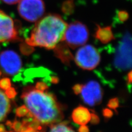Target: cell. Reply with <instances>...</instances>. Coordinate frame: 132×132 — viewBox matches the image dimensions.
Here are the masks:
<instances>
[{
  "label": "cell",
  "mask_w": 132,
  "mask_h": 132,
  "mask_svg": "<svg viewBox=\"0 0 132 132\" xmlns=\"http://www.w3.org/2000/svg\"><path fill=\"white\" fill-rule=\"evenodd\" d=\"M14 20L0 10V43L18 40Z\"/></svg>",
  "instance_id": "cell-9"
},
{
  "label": "cell",
  "mask_w": 132,
  "mask_h": 132,
  "mask_svg": "<svg viewBox=\"0 0 132 132\" xmlns=\"http://www.w3.org/2000/svg\"><path fill=\"white\" fill-rule=\"evenodd\" d=\"M107 106L110 109L114 110H116L117 108L119 107V100L117 97L112 98L110 100Z\"/></svg>",
  "instance_id": "cell-18"
},
{
  "label": "cell",
  "mask_w": 132,
  "mask_h": 132,
  "mask_svg": "<svg viewBox=\"0 0 132 132\" xmlns=\"http://www.w3.org/2000/svg\"><path fill=\"white\" fill-rule=\"evenodd\" d=\"M90 121L93 125H97L100 122V118H99L97 114L92 113L91 114V118Z\"/></svg>",
  "instance_id": "cell-21"
},
{
  "label": "cell",
  "mask_w": 132,
  "mask_h": 132,
  "mask_svg": "<svg viewBox=\"0 0 132 132\" xmlns=\"http://www.w3.org/2000/svg\"><path fill=\"white\" fill-rule=\"evenodd\" d=\"M35 87L41 90H47L48 89V86L47 85V84L43 82H40L37 83Z\"/></svg>",
  "instance_id": "cell-25"
},
{
  "label": "cell",
  "mask_w": 132,
  "mask_h": 132,
  "mask_svg": "<svg viewBox=\"0 0 132 132\" xmlns=\"http://www.w3.org/2000/svg\"><path fill=\"white\" fill-rule=\"evenodd\" d=\"M89 38V31L85 24L74 22L67 26L62 41L72 49L82 46Z\"/></svg>",
  "instance_id": "cell-4"
},
{
  "label": "cell",
  "mask_w": 132,
  "mask_h": 132,
  "mask_svg": "<svg viewBox=\"0 0 132 132\" xmlns=\"http://www.w3.org/2000/svg\"><path fill=\"white\" fill-rule=\"evenodd\" d=\"M19 14L29 22H36L45 12L43 0H20L18 7Z\"/></svg>",
  "instance_id": "cell-6"
},
{
  "label": "cell",
  "mask_w": 132,
  "mask_h": 132,
  "mask_svg": "<svg viewBox=\"0 0 132 132\" xmlns=\"http://www.w3.org/2000/svg\"><path fill=\"white\" fill-rule=\"evenodd\" d=\"M79 132H89V128L86 125H81L78 129Z\"/></svg>",
  "instance_id": "cell-26"
},
{
  "label": "cell",
  "mask_w": 132,
  "mask_h": 132,
  "mask_svg": "<svg viewBox=\"0 0 132 132\" xmlns=\"http://www.w3.org/2000/svg\"><path fill=\"white\" fill-rule=\"evenodd\" d=\"M74 59L78 67L91 71L98 65L101 57L95 47L91 45H86L78 50Z\"/></svg>",
  "instance_id": "cell-5"
},
{
  "label": "cell",
  "mask_w": 132,
  "mask_h": 132,
  "mask_svg": "<svg viewBox=\"0 0 132 132\" xmlns=\"http://www.w3.org/2000/svg\"><path fill=\"white\" fill-rule=\"evenodd\" d=\"M11 87V82L8 78H3L0 80V88L7 90Z\"/></svg>",
  "instance_id": "cell-19"
},
{
  "label": "cell",
  "mask_w": 132,
  "mask_h": 132,
  "mask_svg": "<svg viewBox=\"0 0 132 132\" xmlns=\"http://www.w3.org/2000/svg\"><path fill=\"white\" fill-rule=\"evenodd\" d=\"M46 90L29 86L23 90L22 98L29 117L41 126H51L60 122L64 115L62 106L56 96Z\"/></svg>",
  "instance_id": "cell-1"
},
{
  "label": "cell",
  "mask_w": 132,
  "mask_h": 132,
  "mask_svg": "<svg viewBox=\"0 0 132 132\" xmlns=\"http://www.w3.org/2000/svg\"><path fill=\"white\" fill-rule=\"evenodd\" d=\"M127 81L128 84H132V70L130 71L127 75Z\"/></svg>",
  "instance_id": "cell-28"
},
{
  "label": "cell",
  "mask_w": 132,
  "mask_h": 132,
  "mask_svg": "<svg viewBox=\"0 0 132 132\" xmlns=\"http://www.w3.org/2000/svg\"><path fill=\"white\" fill-rule=\"evenodd\" d=\"M102 113H103V116H104L106 118H110L112 117L113 115L112 111L111 110L107 109H104V110L102 111Z\"/></svg>",
  "instance_id": "cell-24"
},
{
  "label": "cell",
  "mask_w": 132,
  "mask_h": 132,
  "mask_svg": "<svg viewBox=\"0 0 132 132\" xmlns=\"http://www.w3.org/2000/svg\"><path fill=\"white\" fill-rule=\"evenodd\" d=\"M11 102L5 93L0 89V122L5 119L11 110Z\"/></svg>",
  "instance_id": "cell-13"
},
{
  "label": "cell",
  "mask_w": 132,
  "mask_h": 132,
  "mask_svg": "<svg viewBox=\"0 0 132 132\" xmlns=\"http://www.w3.org/2000/svg\"><path fill=\"white\" fill-rule=\"evenodd\" d=\"M5 93L7 95V96L9 98L14 97L16 95V92H15V90L13 88H12L11 87L7 89V90H6V93Z\"/></svg>",
  "instance_id": "cell-22"
},
{
  "label": "cell",
  "mask_w": 132,
  "mask_h": 132,
  "mask_svg": "<svg viewBox=\"0 0 132 132\" xmlns=\"http://www.w3.org/2000/svg\"><path fill=\"white\" fill-rule=\"evenodd\" d=\"M75 9L74 0H65L62 5V11L66 15L72 14Z\"/></svg>",
  "instance_id": "cell-15"
},
{
  "label": "cell",
  "mask_w": 132,
  "mask_h": 132,
  "mask_svg": "<svg viewBox=\"0 0 132 132\" xmlns=\"http://www.w3.org/2000/svg\"><path fill=\"white\" fill-rule=\"evenodd\" d=\"M2 1L8 5H14L19 2L20 0H2Z\"/></svg>",
  "instance_id": "cell-27"
},
{
  "label": "cell",
  "mask_w": 132,
  "mask_h": 132,
  "mask_svg": "<svg viewBox=\"0 0 132 132\" xmlns=\"http://www.w3.org/2000/svg\"><path fill=\"white\" fill-rule=\"evenodd\" d=\"M53 51L55 56L66 65H69L70 62L74 60V57L69 49L68 46L63 41L56 45L53 48Z\"/></svg>",
  "instance_id": "cell-10"
},
{
  "label": "cell",
  "mask_w": 132,
  "mask_h": 132,
  "mask_svg": "<svg viewBox=\"0 0 132 132\" xmlns=\"http://www.w3.org/2000/svg\"><path fill=\"white\" fill-rule=\"evenodd\" d=\"M81 97L85 104L90 106L100 104L102 101L103 92L98 82L91 80L86 84H82Z\"/></svg>",
  "instance_id": "cell-8"
},
{
  "label": "cell",
  "mask_w": 132,
  "mask_h": 132,
  "mask_svg": "<svg viewBox=\"0 0 132 132\" xmlns=\"http://www.w3.org/2000/svg\"><path fill=\"white\" fill-rule=\"evenodd\" d=\"M97 29L96 30L95 37L102 44H107L114 39L112 28L110 26L101 27L97 25Z\"/></svg>",
  "instance_id": "cell-12"
},
{
  "label": "cell",
  "mask_w": 132,
  "mask_h": 132,
  "mask_svg": "<svg viewBox=\"0 0 132 132\" xmlns=\"http://www.w3.org/2000/svg\"><path fill=\"white\" fill-rule=\"evenodd\" d=\"M72 118L78 125H86L90 121L91 113L87 108L80 106L73 110Z\"/></svg>",
  "instance_id": "cell-11"
},
{
  "label": "cell",
  "mask_w": 132,
  "mask_h": 132,
  "mask_svg": "<svg viewBox=\"0 0 132 132\" xmlns=\"http://www.w3.org/2000/svg\"><path fill=\"white\" fill-rule=\"evenodd\" d=\"M117 18L119 22H125L129 18V14L126 11H119L117 13Z\"/></svg>",
  "instance_id": "cell-17"
},
{
  "label": "cell",
  "mask_w": 132,
  "mask_h": 132,
  "mask_svg": "<svg viewBox=\"0 0 132 132\" xmlns=\"http://www.w3.org/2000/svg\"><path fill=\"white\" fill-rule=\"evenodd\" d=\"M16 113L18 117H23L25 116H27V114H29L28 110L25 106H22L19 107L16 110Z\"/></svg>",
  "instance_id": "cell-20"
},
{
  "label": "cell",
  "mask_w": 132,
  "mask_h": 132,
  "mask_svg": "<svg viewBox=\"0 0 132 132\" xmlns=\"http://www.w3.org/2000/svg\"><path fill=\"white\" fill-rule=\"evenodd\" d=\"M116 68L120 70L132 68V35L125 33L119 42L114 59Z\"/></svg>",
  "instance_id": "cell-3"
},
{
  "label": "cell",
  "mask_w": 132,
  "mask_h": 132,
  "mask_svg": "<svg viewBox=\"0 0 132 132\" xmlns=\"http://www.w3.org/2000/svg\"><path fill=\"white\" fill-rule=\"evenodd\" d=\"M0 76H1V71H0Z\"/></svg>",
  "instance_id": "cell-30"
},
{
  "label": "cell",
  "mask_w": 132,
  "mask_h": 132,
  "mask_svg": "<svg viewBox=\"0 0 132 132\" xmlns=\"http://www.w3.org/2000/svg\"><path fill=\"white\" fill-rule=\"evenodd\" d=\"M22 65V60L15 52L6 50L0 53V68L7 75H15L20 71Z\"/></svg>",
  "instance_id": "cell-7"
},
{
  "label": "cell",
  "mask_w": 132,
  "mask_h": 132,
  "mask_svg": "<svg viewBox=\"0 0 132 132\" xmlns=\"http://www.w3.org/2000/svg\"><path fill=\"white\" fill-rule=\"evenodd\" d=\"M67 24L58 14H49L36 23L26 40L30 46L53 49L62 41Z\"/></svg>",
  "instance_id": "cell-2"
},
{
  "label": "cell",
  "mask_w": 132,
  "mask_h": 132,
  "mask_svg": "<svg viewBox=\"0 0 132 132\" xmlns=\"http://www.w3.org/2000/svg\"><path fill=\"white\" fill-rule=\"evenodd\" d=\"M82 84H76L75 85H74L72 89L75 94L79 95L80 94L81 89H82Z\"/></svg>",
  "instance_id": "cell-23"
},
{
  "label": "cell",
  "mask_w": 132,
  "mask_h": 132,
  "mask_svg": "<svg viewBox=\"0 0 132 132\" xmlns=\"http://www.w3.org/2000/svg\"><path fill=\"white\" fill-rule=\"evenodd\" d=\"M23 128L19 132H37L38 130L35 127L31 126L29 121H25L23 122ZM42 131V130H41Z\"/></svg>",
  "instance_id": "cell-16"
},
{
  "label": "cell",
  "mask_w": 132,
  "mask_h": 132,
  "mask_svg": "<svg viewBox=\"0 0 132 132\" xmlns=\"http://www.w3.org/2000/svg\"><path fill=\"white\" fill-rule=\"evenodd\" d=\"M51 82H53V83H57L59 82V79H58L57 77H53L51 78Z\"/></svg>",
  "instance_id": "cell-29"
},
{
  "label": "cell",
  "mask_w": 132,
  "mask_h": 132,
  "mask_svg": "<svg viewBox=\"0 0 132 132\" xmlns=\"http://www.w3.org/2000/svg\"><path fill=\"white\" fill-rule=\"evenodd\" d=\"M51 127L50 132H75L65 123H58Z\"/></svg>",
  "instance_id": "cell-14"
}]
</instances>
